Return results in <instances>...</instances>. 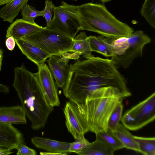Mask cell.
<instances>
[{"mask_svg":"<svg viewBox=\"0 0 155 155\" xmlns=\"http://www.w3.org/2000/svg\"><path fill=\"white\" fill-rule=\"evenodd\" d=\"M111 131L122 143L124 148L140 153L138 145L134 135L122 124L119 123L115 129Z\"/></svg>","mask_w":155,"mask_h":155,"instance_id":"19","label":"cell"},{"mask_svg":"<svg viewBox=\"0 0 155 155\" xmlns=\"http://www.w3.org/2000/svg\"><path fill=\"white\" fill-rule=\"evenodd\" d=\"M15 41L22 54L38 67L45 63L46 59L51 56L31 42L22 39Z\"/></svg>","mask_w":155,"mask_h":155,"instance_id":"13","label":"cell"},{"mask_svg":"<svg viewBox=\"0 0 155 155\" xmlns=\"http://www.w3.org/2000/svg\"><path fill=\"white\" fill-rule=\"evenodd\" d=\"M12 153L11 150L0 148V155H8Z\"/></svg>","mask_w":155,"mask_h":155,"instance_id":"32","label":"cell"},{"mask_svg":"<svg viewBox=\"0 0 155 155\" xmlns=\"http://www.w3.org/2000/svg\"><path fill=\"white\" fill-rule=\"evenodd\" d=\"M3 52V50L2 49L0 48V72L1 71L2 69Z\"/></svg>","mask_w":155,"mask_h":155,"instance_id":"34","label":"cell"},{"mask_svg":"<svg viewBox=\"0 0 155 155\" xmlns=\"http://www.w3.org/2000/svg\"><path fill=\"white\" fill-rule=\"evenodd\" d=\"M0 122L13 124H27L25 112L21 105L0 107Z\"/></svg>","mask_w":155,"mask_h":155,"instance_id":"15","label":"cell"},{"mask_svg":"<svg viewBox=\"0 0 155 155\" xmlns=\"http://www.w3.org/2000/svg\"><path fill=\"white\" fill-rule=\"evenodd\" d=\"M42 27L36 23H31L22 18L18 19L12 23L8 28L6 31V38L11 36L15 40L20 39Z\"/></svg>","mask_w":155,"mask_h":155,"instance_id":"14","label":"cell"},{"mask_svg":"<svg viewBox=\"0 0 155 155\" xmlns=\"http://www.w3.org/2000/svg\"><path fill=\"white\" fill-rule=\"evenodd\" d=\"M151 41L141 30L133 32L127 36L113 39L112 45L114 55L111 59L116 65L126 68L134 59L142 56L143 47Z\"/></svg>","mask_w":155,"mask_h":155,"instance_id":"5","label":"cell"},{"mask_svg":"<svg viewBox=\"0 0 155 155\" xmlns=\"http://www.w3.org/2000/svg\"><path fill=\"white\" fill-rule=\"evenodd\" d=\"M61 5L77 19L79 30L94 32L113 39L128 36L134 32L132 28L117 19L102 4L88 3L75 6L62 1Z\"/></svg>","mask_w":155,"mask_h":155,"instance_id":"3","label":"cell"},{"mask_svg":"<svg viewBox=\"0 0 155 155\" xmlns=\"http://www.w3.org/2000/svg\"><path fill=\"white\" fill-rule=\"evenodd\" d=\"M87 36L85 32H81L73 40V43L70 52L69 53L71 59H78L80 55L85 58L92 55V52L89 43L87 40Z\"/></svg>","mask_w":155,"mask_h":155,"instance_id":"17","label":"cell"},{"mask_svg":"<svg viewBox=\"0 0 155 155\" xmlns=\"http://www.w3.org/2000/svg\"><path fill=\"white\" fill-rule=\"evenodd\" d=\"M78 59L69 65V72L63 88L65 97L76 103L84 102L96 91L112 87L124 98L131 95L127 82L114 61L94 55Z\"/></svg>","mask_w":155,"mask_h":155,"instance_id":"1","label":"cell"},{"mask_svg":"<svg viewBox=\"0 0 155 155\" xmlns=\"http://www.w3.org/2000/svg\"><path fill=\"white\" fill-rule=\"evenodd\" d=\"M124 98L117 90L107 87L96 91L84 102L76 103L82 120L89 131L95 133L106 131L111 114Z\"/></svg>","mask_w":155,"mask_h":155,"instance_id":"4","label":"cell"},{"mask_svg":"<svg viewBox=\"0 0 155 155\" xmlns=\"http://www.w3.org/2000/svg\"><path fill=\"white\" fill-rule=\"evenodd\" d=\"M137 142L140 153L145 155H155V138L134 136Z\"/></svg>","mask_w":155,"mask_h":155,"instance_id":"23","label":"cell"},{"mask_svg":"<svg viewBox=\"0 0 155 155\" xmlns=\"http://www.w3.org/2000/svg\"><path fill=\"white\" fill-rule=\"evenodd\" d=\"M70 60L66 52L60 56L51 55L46 61L58 88L63 89L66 84L69 72Z\"/></svg>","mask_w":155,"mask_h":155,"instance_id":"11","label":"cell"},{"mask_svg":"<svg viewBox=\"0 0 155 155\" xmlns=\"http://www.w3.org/2000/svg\"><path fill=\"white\" fill-rule=\"evenodd\" d=\"M12 0H0V5L6 4L10 2Z\"/></svg>","mask_w":155,"mask_h":155,"instance_id":"35","label":"cell"},{"mask_svg":"<svg viewBox=\"0 0 155 155\" xmlns=\"http://www.w3.org/2000/svg\"><path fill=\"white\" fill-rule=\"evenodd\" d=\"M28 0H12L0 10V17L4 21L12 23Z\"/></svg>","mask_w":155,"mask_h":155,"instance_id":"20","label":"cell"},{"mask_svg":"<svg viewBox=\"0 0 155 155\" xmlns=\"http://www.w3.org/2000/svg\"><path fill=\"white\" fill-rule=\"evenodd\" d=\"M123 106L122 103H118L116 106L109 118L107 128L112 131L117 127L122 117Z\"/></svg>","mask_w":155,"mask_h":155,"instance_id":"25","label":"cell"},{"mask_svg":"<svg viewBox=\"0 0 155 155\" xmlns=\"http://www.w3.org/2000/svg\"><path fill=\"white\" fill-rule=\"evenodd\" d=\"M36 74L46 97L52 107L60 105L57 87L48 67L45 63L38 66Z\"/></svg>","mask_w":155,"mask_h":155,"instance_id":"10","label":"cell"},{"mask_svg":"<svg viewBox=\"0 0 155 155\" xmlns=\"http://www.w3.org/2000/svg\"><path fill=\"white\" fill-rule=\"evenodd\" d=\"M103 3H106L112 0H100Z\"/></svg>","mask_w":155,"mask_h":155,"instance_id":"36","label":"cell"},{"mask_svg":"<svg viewBox=\"0 0 155 155\" xmlns=\"http://www.w3.org/2000/svg\"><path fill=\"white\" fill-rule=\"evenodd\" d=\"M141 15L148 24L155 28V0H145L140 10Z\"/></svg>","mask_w":155,"mask_h":155,"instance_id":"24","label":"cell"},{"mask_svg":"<svg viewBox=\"0 0 155 155\" xmlns=\"http://www.w3.org/2000/svg\"><path fill=\"white\" fill-rule=\"evenodd\" d=\"M73 0L76 1V0Z\"/></svg>","mask_w":155,"mask_h":155,"instance_id":"37","label":"cell"},{"mask_svg":"<svg viewBox=\"0 0 155 155\" xmlns=\"http://www.w3.org/2000/svg\"><path fill=\"white\" fill-rule=\"evenodd\" d=\"M45 27L73 39L79 31V25L77 19L61 5L55 6L53 17L49 24Z\"/></svg>","mask_w":155,"mask_h":155,"instance_id":"8","label":"cell"},{"mask_svg":"<svg viewBox=\"0 0 155 155\" xmlns=\"http://www.w3.org/2000/svg\"><path fill=\"white\" fill-rule=\"evenodd\" d=\"M40 154L43 155H65L64 153H58L50 152H40Z\"/></svg>","mask_w":155,"mask_h":155,"instance_id":"33","label":"cell"},{"mask_svg":"<svg viewBox=\"0 0 155 155\" xmlns=\"http://www.w3.org/2000/svg\"><path fill=\"white\" fill-rule=\"evenodd\" d=\"M55 6L50 0H46L45 6L44 8L41 11V16L45 19L46 22V25L50 23L52 17L53 15L54 10Z\"/></svg>","mask_w":155,"mask_h":155,"instance_id":"28","label":"cell"},{"mask_svg":"<svg viewBox=\"0 0 155 155\" xmlns=\"http://www.w3.org/2000/svg\"><path fill=\"white\" fill-rule=\"evenodd\" d=\"M9 89L6 85L0 83V93L7 94L9 93Z\"/></svg>","mask_w":155,"mask_h":155,"instance_id":"31","label":"cell"},{"mask_svg":"<svg viewBox=\"0 0 155 155\" xmlns=\"http://www.w3.org/2000/svg\"><path fill=\"white\" fill-rule=\"evenodd\" d=\"M21 39L35 44L51 55L58 56L70 52L73 40L45 27Z\"/></svg>","mask_w":155,"mask_h":155,"instance_id":"6","label":"cell"},{"mask_svg":"<svg viewBox=\"0 0 155 155\" xmlns=\"http://www.w3.org/2000/svg\"><path fill=\"white\" fill-rule=\"evenodd\" d=\"M5 44L8 49L10 51H12L15 48L16 42L13 37L9 36L6 38Z\"/></svg>","mask_w":155,"mask_h":155,"instance_id":"30","label":"cell"},{"mask_svg":"<svg viewBox=\"0 0 155 155\" xmlns=\"http://www.w3.org/2000/svg\"><path fill=\"white\" fill-rule=\"evenodd\" d=\"M90 143L84 137L74 142L70 143L69 149V152H73L78 154L82 151Z\"/></svg>","mask_w":155,"mask_h":155,"instance_id":"27","label":"cell"},{"mask_svg":"<svg viewBox=\"0 0 155 155\" xmlns=\"http://www.w3.org/2000/svg\"><path fill=\"white\" fill-rule=\"evenodd\" d=\"M21 10L22 19L31 23H35L34 21L35 19L39 16H41V11L36 9L27 4Z\"/></svg>","mask_w":155,"mask_h":155,"instance_id":"26","label":"cell"},{"mask_svg":"<svg viewBox=\"0 0 155 155\" xmlns=\"http://www.w3.org/2000/svg\"><path fill=\"white\" fill-rule=\"evenodd\" d=\"M16 149L17 150V155H36L37 153L35 150L29 147L24 143L20 144Z\"/></svg>","mask_w":155,"mask_h":155,"instance_id":"29","label":"cell"},{"mask_svg":"<svg viewBox=\"0 0 155 155\" xmlns=\"http://www.w3.org/2000/svg\"><path fill=\"white\" fill-rule=\"evenodd\" d=\"M155 118V93L127 111L121 119L122 124L131 130H139Z\"/></svg>","mask_w":155,"mask_h":155,"instance_id":"7","label":"cell"},{"mask_svg":"<svg viewBox=\"0 0 155 155\" xmlns=\"http://www.w3.org/2000/svg\"><path fill=\"white\" fill-rule=\"evenodd\" d=\"M25 143L21 131L13 125L0 122V148L11 151Z\"/></svg>","mask_w":155,"mask_h":155,"instance_id":"12","label":"cell"},{"mask_svg":"<svg viewBox=\"0 0 155 155\" xmlns=\"http://www.w3.org/2000/svg\"><path fill=\"white\" fill-rule=\"evenodd\" d=\"M31 141L36 147L48 152L61 153L65 155H67V153L69 152L70 143L35 136L31 139Z\"/></svg>","mask_w":155,"mask_h":155,"instance_id":"16","label":"cell"},{"mask_svg":"<svg viewBox=\"0 0 155 155\" xmlns=\"http://www.w3.org/2000/svg\"><path fill=\"white\" fill-rule=\"evenodd\" d=\"M96 138L103 141L114 151L124 148V146L116 136L110 130L95 133Z\"/></svg>","mask_w":155,"mask_h":155,"instance_id":"22","label":"cell"},{"mask_svg":"<svg viewBox=\"0 0 155 155\" xmlns=\"http://www.w3.org/2000/svg\"><path fill=\"white\" fill-rule=\"evenodd\" d=\"M87 39L92 51L100 53L104 56L112 57L114 52L112 42L113 39L101 35L96 37L90 35Z\"/></svg>","mask_w":155,"mask_h":155,"instance_id":"18","label":"cell"},{"mask_svg":"<svg viewBox=\"0 0 155 155\" xmlns=\"http://www.w3.org/2000/svg\"><path fill=\"white\" fill-rule=\"evenodd\" d=\"M114 151L100 139L89 144L78 154L81 155H113Z\"/></svg>","mask_w":155,"mask_h":155,"instance_id":"21","label":"cell"},{"mask_svg":"<svg viewBox=\"0 0 155 155\" xmlns=\"http://www.w3.org/2000/svg\"><path fill=\"white\" fill-rule=\"evenodd\" d=\"M63 111L68 132L76 140L84 137L89 130L82 120L76 104L70 100L66 102Z\"/></svg>","mask_w":155,"mask_h":155,"instance_id":"9","label":"cell"},{"mask_svg":"<svg viewBox=\"0 0 155 155\" xmlns=\"http://www.w3.org/2000/svg\"><path fill=\"white\" fill-rule=\"evenodd\" d=\"M12 86L16 91L27 117L34 130L43 127L53 110L43 91L36 73L28 70L24 64L14 70Z\"/></svg>","mask_w":155,"mask_h":155,"instance_id":"2","label":"cell"}]
</instances>
